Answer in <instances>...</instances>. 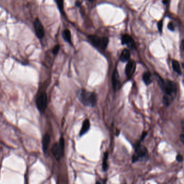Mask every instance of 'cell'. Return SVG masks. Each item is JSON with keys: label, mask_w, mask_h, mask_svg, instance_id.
<instances>
[{"label": "cell", "mask_w": 184, "mask_h": 184, "mask_svg": "<svg viewBox=\"0 0 184 184\" xmlns=\"http://www.w3.org/2000/svg\"><path fill=\"white\" fill-rule=\"evenodd\" d=\"M158 84L164 93L163 102L165 106H169L172 102L177 92V86L175 82L168 79H164L157 74Z\"/></svg>", "instance_id": "obj_1"}, {"label": "cell", "mask_w": 184, "mask_h": 184, "mask_svg": "<svg viewBox=\"0 0 184 184\" xmlns=\"http://www.w3.org/2000/svg\"><path fill=\"white\" fill-rule=\"evenodd\" d=\"M79 100L85 106L93 107L97 104V96L95 93L81 89L78 92Z\"/></svg>", "instance_id": "obj_2"}, {"label": "cell", "mask_w": 184, "mask_h": 184, "mask_svg": "<svg viewBox=\"0 0 184 184\" xmlns=\"http://www.w3.org/2000/svg\"><path fill=\"white\" fill-rule=\"evenodd\" d=\"M88 39L90 43L99 50H105L108 43V39L107 37H99L96 35H90L88 36Z\"/></svg>", "instance_id": "obj_3"}, {"label": "cell", "mask_w": 184, "mask_h": 184, "mask_svg": "<svg viewBox=\"0 0 184 184\" xmlns=\"http://www.w3.org/2000/svg\"><path fill=\"white\" fill-rule=\"evenodd\" d=\"M149 158V153L146 148L141 144L137 145L133 156L132 157L133 162L139 161H145Z\"/></svg>", "instance_id": "obj_4"}, {"label": "cell", "mask_w": 184, "mask_h": 184, "mask_svg": "<svg viewBox=\"0 0 184 184\" xmlns=\"http://www.w3.org/2000/svg\"><path fill=\"white\" fill-rule=\"evenodd\" d=\"M65 142L63 137H61L59 143H56L53 145L52 152L57 160H59L64 154Z\"/></svg>", "instance_id": "obj_5"}, {"label": "cell", "mask_w": 184, "mask_h": 184, "mask_svg": "<svg viewBox=\"0 0 184 184\" xmlns=\"http://www.w3.org/2000/svg\"><path fill=\"white\" fill-rule=\"evenodd\" d=\"M36 104L39 111L40 112H43L48 106V99L47 94L43 92L39 94L36 101Z\"/></svg>", "instance_id": "obj_6"}, {"label": "cell", "mask_w": 184, "mask_h": 184, "mask_svg": "<svg viewBox=\"0 0 184 184\" xmlns=\"http://www.w3.org/2000/svg\"><path fill=\"white\" fill-rule=\"evenodd\" d=\"M34 26L35 29L36 35L39 39H42L44 36V29L43 25L41 21L37 18H36L34 22Z\"/></svg>", "instance_id": "obj_7"}, {"label": "cell", "mask_w": 184, "mask_h": 184, "mask_svg": "<svg viewBox=\"0 0 184 184\" xmlns=\"http://www.w3.org/2000/svg\"><path fill=\"white\" fill-rule=\"evenodd\" d=\"M136 67V62L133 61H130L128 62L125 67L126 75L128 78H130L134 73Z\"/></svg>", "instance_id": "obj_8"}, {"label": "cell", "mask_w": 184, "mask_h": 184, "mask_svg": "<svg viewBox=\"0 0 184 184\" xmlns=\"http://www.w3.org/2000/svg\"><path fill=\"white\" fill-rule=\"evenodd\" d=\"M112 83L114 91H118L119 89L121 88V82L119 80V75L116 69H115L112 74Z\"/></svg>", "instance_id": "obj_9"}, {"label": "cell", "mask_w": 184, "mask_h": 184, "mask_svg": "<svg viewBox=\"0 0 184 184\" xmlns=\"http://www.w3.org/2000/svg\"><path fill=\"white\" fill-rule=\"evenodd\" d=\"M121 43L123 45H127L130 48L134 47V42L132 37L129 35H124L121 37Z\"/></svg>", "instance_id": "obj_10"}, {"label": "cell", "mask_w": 184, "mask_h": 184, "mask_svg": "<svg viewBox=\"0 0 184 184\" xmlns=\"http://www.w3.org/2000/svg\"><path fill=\"white\" fill-rule=\"evenodd\" d=\"M50 137L49 135L46 134L43 136L42 139V148L44 153H46L48 150L49 145L50 144Z\"/></svg>", "instance_id": "obj_11"}, {"label": "cell", "mask_w": 184, "mask_h": 184, "mask_svg": "<svg viewBox=\"0 0 184 184\" xmlns=\"http://www.w3.org/2000/svg\"><path fill=\"white\" fill-rule=\"evenodd\" d=\"M90 127V121L88 119H85V120H84V121L83 122L82 127L80 129V136H82L83 135H84L85 134H86L88 131V130H89Z\"/></svg>", "instance_id": "obj_12"}, {"label": "cell", "mask_w": 184, "mask_h": 184, "mask_svg": "<svg viewBox=\"0 0 184 184\" xmlns=\"http://www.w3.org/2000/svg\"><path fill=\"white\" fill-rule=\"evenodd\" d=\"M130 58V52L128 49H124L121 52V54L119 57L120 61L122 62H126L129 61Z\"/></svg>", "instance_id": "obj_13"}, {"label": "cell", "mask_w": 184, "mask_h": 184, "mask_svg": "<svg viewBox=\"0 0 184 184\" xmlns=\"http://www.w3.org/2000/svg\"><path fill=\"white\" fill-rule=\"evenodd\" d=\"M143 80L146 85H149L151 84V74L149 72H146L143 74Z\"/></svg>", "instance_id": "obj_14"}, {"label": "cell", "mask_w": 184, "mask_h": 184, "mask_svg": "<svg viewBox=\"0 0 184 184\" xmlns=\"http://www.w3.org/2000/svg\"><path fill=\"white\" fill-rule=\"evenodd\" d=\"M63 37L65 41L72 44V35L70 31L69 30L66 29L63 31Z\"/></svg>", "instance_id": "obj_15"}, {"label": "cell", "mask_w": 184, "mask_h": 184, "mask_svg": "<svg viewBox=\"0 0 184 184\" xmlns=\"http://www.w3.org/2000/svg\"><path fill=\"white\" fill-rule=\"evenodd\" d=\"M172 67H173L174 71L177 73L181 75L182 74V71H181V68L180 66L179 63L178 61L175 60L172 61Z\"/></svg>", "instance_id": "obj_16"}, {"label": "cell", "mask_w": 184, "mask_h": 184, "mask_svg": "<svg viewBox=\"0 0 184 184\" xmlns=\"http://www.w3.org/2000/svg\"><path fill=\"white\" fill-rule=\"evenodd\" d=\"M108 153L106 152L104 154V157H103V169L104 171H106L108 170Z\"/></svg>", "instance_id": "obj_17"}, {"label": "cell", "mask_w": 184, "mask_h": 184, "mask_svg": "<svg viewBox=\"0 0 184 184\" xmlns=\"http://www.w3.org/2000/svg\"><path fill=\"white\" fill-rule=\"evenodd\" d=\"M57 6L61 12H63L64 9V0H55Z\"/></svg>", "instance_id": "obj_18"}, {"label": "cell", "mask_w": 184, "mask_h": 184, "mask_svg": "<svg viewBox=\"0 0 184 184\" xmlns=\"http://www.w3.org/2000/svg\"><path fill=\"white\" fill-rule=\"evenodd\" d=\"M59 49H60V46L59 45H57L55 46L54 48H53V50H52L53 54H55V55L57 54Z\"/></svg>", "instance_id": "obj_19"}, {"label": "cell", "mask_w": 184, "mask_h": 184, "mask_svg": "<svg viewBox=\"0 0 184 184\" xmlns=\"http://www.w3.org/2000/svg\"><path fill=\"white\" fill-rule=\"evenodd\" d=\"M162 26H163V21L161 20L158 23V30L160 33H162Z\"/></svg>", "instance_id": "obj_20"}, {"label": "cell", "mask_w": 184, "mask_h": 184, "mask_svg": "<svg viewBox=\"0 0 184 184\" xmlns=\"http://www.w3.org/2000/svg\"><path fill=\"white\" fill-rule=\"evenodd\" d=\"M168 29H169L170 30L172 31H174V24H173V23L172 22H170L169 24H168Z\"/></svg>", "instance_id": "obj_21"}, {"label": "cell", "mask_w": 184, "mask_h": 184, "mask_svg": "<svg viewBox=\"0 0 184 184\" xmlns=\"http://www.w3.org/2000/svg\"><path fill=\"white\" fill-rule=\"evenodd\" d=\"M177 160L179 162H182L183 161V156L182 155H178L177 156Z\"/></svg>", "instance_id": "obj_22"}, {"label": "cell", "mask_w": 184, "mask_h": 184, "mask_svg": "<svg viewBox=\"0 0 184 184\" xmlns=\"http://www.w3.org/2000/svg\"><path fill=\"white\" fill-rule=\"evenodd\" d=\"M180 141L182 142V144H184V134L180 135Z\"/></svg>", "instance_id": "obj_23"}, {"label": "cell", "mask_w": 184, "mask_h": 184, "mask_svg": "<svg viewBox=\"0 0 184 184\" xmlns=\"http://www.w3.org/2000/svg\"><path fill=\"white\" fill-rule=\"evenodd\" d=\"M76 6L78 7H80V6H81V3L80 1H77L76 2Z\"/></svg>", "instance_id": "obj_24"}, {"label": "cell", "mask_w": 184, "mask_h": 184, "mask_svg": "<svg viewBox=\"0 0 184 184\" xmlns=\"http://www.w3.org/2000/svg\"><path fill=\"white\" fill-rule=\"evenodd\" d=\"M96 184H104V182H102V181H97V182H96Z\"/></svg>", "instance_id": "obj_25"}, {"label": "cell", "mask_w": 184, "mask_h": 184, "mask_svg": "<svg viewBox=\"0 0 184 184\" xmlns=\"http://www.w3.org/2000/svg\"><path fill=\"white\" fill-rule=\"evenodd\" d=\"M168 1H169V0H163V1H162V2H163V3L165 4V5H166V4H167V3H168Z\"/></svg>", "instance_id": "obj_26"}]
</instances>
